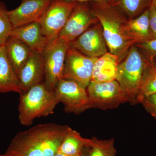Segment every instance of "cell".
Listing matches in <instances>:
<instances>
[{"label":"cell","mask_w":156,"mask_h":156,"mask_svg":"<svg viewBox=\"0 0 156 156\" xmlns=\"http://www.w3.org/2000/svg\"><path fill=\"white\" fill-rule=\"evenodd\" d=\"M70 127L54 123L40 124L17 133L5 154L9 156H54Z\"/></svg>","instance_id":"obj_1"},{"label":"cell","mask_w":156,"mask_h":156,"mask_svg":"<svg viewBox=\"0 0 156 156\" xmlns=\"http://www.w3.org/2000/svg\"><path fill=\"white\" fill-rule=\"evenodd\" d=\"M88 3L92 14L102 27L108 52L118 56L120 62L135 44L125 33L124 27L128 19L115 6L105 1Z\"/></svg>","instance_id":"obj_2"},{"label":"cell","mask_w":156,"mask_h":156,"mask_svg":"<svg viewBox=\"0 0 156 156\" xmlns=\"http://www.w3.org/2000/svg\"><path fill=\"white\" fill-rule=\"evenodd\" d=\"M148 65L147 60L135 44L119 62L116 80L132 105L138 104L140 89Z\"/></svg>","instance_id":"obj_3"},{"label":"cell","mask_w":156,"mask_h":156,"mask_svg":"<svg viewBox=\"0 0 156 156\" xmlns=\"http://www.w3.org/2000/svg\"><path fill=\"white\" fill-rule=\"evenodd\" d=\"M59 102L53 91L48 90L44 83L32 87L20 94L18 105L20 123L30 126L37 118L53 114Z\"/></svg>","instance_id":"obj_4"},{"label":"cell","mask_w":156,"mask_h":156,"mask_svg":"<svg viewBox=\"0 0 156 156\" xmlns=\"http://www.w3.org/2000/svg\"><path fill=\"white\" fill-rule=\"evenodd\" d=\"M70 43L57 38L50 41L42 52L45 87L53 91L59 80L62 79L65 59Z\"/></svg>","instance_id":"obj_5"},{"label":"cell","mask_w":156,"mask_h":156,"mask_svg":"<svg viewBox=\"0 0 156 156\" xmlns=\"http://www.w3.org/2000/svg\"><path fill=\"white\" fill-rule=\"evenodd\" d=\"M87 90L91 108L103 110L117 108L128 102L125 92L116 80L108 82L91 80Z\"/></svg>","instance_id":"obj_6"},{"label":"cell","mask_w":156,"mask_h":156,"mask_svg":"<svg viewBox=\"0 0 156 156\" xmlns=\"http://www.w3.org/2000/svg\"><path fill=\"white\" fill-rule=\"evenodd\" d=\"M78 3L67 0L51 1L39 21L42 33L49 41L58 38Z\"/></svg>","instance_id":"obj_7"},{"label":"cell","mask_w":156,"mask_h":156,"mask_svg":"<svg viewBox=\"0 0 156 156\" xmlns=\"http://www.w3.org/2000/svg\"><path fill=\"white\" fill-rule=\"evenodd\" d=\"M54 91L66 112L79 115L91 108L87 89L75 81L61 79Z\"/></svg>","instance_id":"obj_8"},{"label":"cell","mask_w":156,"mask_h":156,"mask_svg":"<svg viewBox=\"0 0 156 156\" xmlns=\"http://www.w3.org/2000/svg\"><path fill=\"white\" fill-rule=\"evenodd\" d=\"M98 58L89 57L69 46L66 55L62 79L75 81L87 89L92 80L93 66Z\"/></svg>","instance_id":"obj_9"},{"label":"cell","mask_w":156,"mask_h":156,"mask_svg":"<svg viewBox=\"0 0 156 156\" xmlns=\"http://www.w3.org/2000/svg\"><path fill=\"white\" fill-rule=\"evenodd\" d=\"M98 22L90 11L88 2H78L58 38L70 43Z\"/></svg>","instance_id":"obj_10"},{"label":"cell","mask_w":156,"mask_h":156,"mask_svg":"<svg viewBox=\"0 0 156 156\" xmlns=\"http://www.w3.org/2000/svg\"><path fill=\"white\" fill-rule=\"evenodd\" d=\"M70 47L92 58H99L107 53V46L100 23L90 27L71 42Z\"/></svg>","instance_id":"obj_11"},{"label":"cell","mask_w":156,"mask_h":156,"mask_svg":"<svg viewBox=\"0 0 156 156\" xmlns=\"http://www.w3.org/2000/svg\"><path fill=\"white\" fill-rule=\"evenodd\" d=\"M52 0H22L19 7L8 11L13 29L38 22Z\"/></svg>","instance_id":"obj_12"},{"label":"cell","mask_w":156,"mask_h":156,"mask_svg":"<svg viewBox=\"0 0 156 156\" xmlns=\"http://www.w3.org/2000/svg\"><path fill=\"white\" fill-rule=\"evenodd\" d=\"M44 77L42 53L33 51L18 75L22 93L41 83Z\"/></svg>","instance_id":"obj_13"},{"label":"cell","mask_w":156,"mask_h":156,"mask_svg":"<svg viewBox=\"0 0 156 156\" xmlns=\"http://www.w3.org/2000/svg\"><path fill=\"white\" fill-rule=\"evenodd\" d=\"M10 36L21 40L33 51L39 53H42L49 42L42 33L38 22L31 23L14 28Z\"/></svg>","instance_id":"obj_14"},{"label":"cell","mask_w":156,"mask_h":156,"mask_svg":"<svg viewBox=\"0 0 156 156\" xmlns=\"http://www.w3.org/2000/svg\"><path fill=\"white\" fill-rule=\"evenodd\" d=\"M124 30L126 35L135 44L153 40L150 27L149 9L137 17L128 19Z\"/></svg>","instance_id":"obj_15"},{"label":"cell","mask_w":156,"mask_h":156,"mask_svg":"<svg viewBox=\"0 0 156 156\" xmlns=\"http://www.w3.org/2000/svg\"><path fill=\"white\" fill-rule=\"evenodd\" d=\"M7 57L18 77L32 50L21 40L10 36L5 44Z\"/></svg>","instance_id":"obj_16"},{"label":"cell","mask_w":156,"mask_h":156,"mask_svg":"<svg viewBox=\"0 0 156 156\" xmlns=\"http://www.w3.org/2000/svg\"><path fill=\"white\" fill-rule=\"evenodd\" d=\"M22 94L19 79L9 62L5 45L0 46V93Z\"/></svg>","instance_id":"obj_17"},{"label":"cell","mask_w":156,"mask_h":156,"mask_svg":"<svg viewBox=\"0 0 156 156\" xmlns=\"http://www.w3.org/2000/svg\"><path fill=\"white\" fill-rule=\"evenodd\" d=\"M119 62L118 56L108 52L99 57L93 66L92 80L108 82L116 80Z\"/></svg>","instance_id":"obj_18"},{"label":"cell","mask_w":156,"mask_h":156,"mask_svg":"<svg viewBox=\"0 0 156 156\" xmlns=\"http://www.w3.org/2000/svg\"><path fill=\"white\" fill-rule=\"evenodd\" d=\"M89 140L84 138L79 132L70 128L58 148L57 153L73 156L84 155Z\"/></svg>","instance_id":"obj_19"},{"label":"cell","mask_w":156,"mask_h":156,"mask_svg":"<svg viewBox=\"0 0 156 156\" xmlns=\"http://www.w3.org/2000/svg\"><path fill=\"white\" fill-rule=\"evenodd\" d=\"M153 0H116L112 5L128 20L140 16L151 5Z\"/></svg>","instance_id":"obj_20"},{"label":"cell","mask_w":156,"mask_h":156,"mask_svg":"<svg viewBox=\"0 0 156 156\" xmlns=\"http://www.w3.org/2000/svg\"><path fill=\"white\" fill-rule=\"evenodd\" d=\"M115 140H99L95 137L89 139L84 156H116Z\"/></svg>","instance_id":"obj_21"},{"label":"cell","mask_w":156,"mask_h":156,"mask_svg":"<svg viewBox=\"0 0 156 156\" xmlns=\"http://www.w3.org/2000/svg\"><path fill=\"white\" fill-rule=\"evenodd\" d=\"M156 93V67L149 63L144 77L137 98V102L140 103L144 98Z\"/></svg>","instance_id":"obj_22"},{"label":"cell","mask_w":156,"mask_h":156,"mask_svg":"<svg viewBox=\"0 0 156 156\" xmlns=\"http://www.w3.org/2000/svg\"><path fill=\"white\" fill-rule=\"evenodd\" d=\"M8 11L5 3L0 1V46L5 45L13 30Z\"/></svg>","instance_id":"obj_23"},{"label":"cell","mask_w":156,"mask_h":156,"mask_svg":"<svg viewBox=\"0 0 156 156\" xmlns=\"http://www.w3.org/2000/svg\"><path fill=\"white\" fill-rule=\"evenodd\" d=\"M148 62L156 67V39L135 44Z\"/></svg>","instance_id":"obj_24"},{"label":"cell","mask_w":156,"mask_h":156,"mask_svg":"<svg viewBox=\"0 0 156 156\" xmlns=\"http://www.w3.org/2000/svg\"><path fill=\"white\" fill-rule=\"evenodd\" d=\"M145 110L156 120V93L144 98L140 101Z\"/></svg>","instance_id":"obj_25"},{"label":"cell","mask_w":156,"mask_h":156,"mask_svg":"<svg viewBox=\"0 0 156 156\" xmlns=\"http://www.w3.org/2000/svg\"><path fill=\"white\" fill-rule=\"evenodd\" d=\"M149 23L151 32L154 39H156V9L151 5L149 9Z\"/></svg>","instance_id":"obj_26"},{"label":"cell","mask_w":156,"mask_h":156,"mask_svg":"<svg viewBox=\"0 0 156 156\" xmlns=\"http://www.w3.org/2000/svg\"><path fill=\"white\" fill-rule=\"evenodd\" d=\"M77 2H101L105 0H67Z\"/></svg>","instance_id":"obj_27"},{"label":"cell","mask_w":156,"mask_h":156,"mask_svg":"<svg viewBox=\"0 0 156 156\" xmlns=\"http://www.w3.org/2000/svg\"><path fill=\"white\" fill-rule=\"evenodd\" d=\"M54 156H73L70 155L66 154L59 153H57Z\"/></svg>","instance_id":"obj_28"},{"label":"cell","mask_w":156,"mask_h":156,"mask_svg":"<svg viewBox=\"0 0 156 156\" xmlns=\"http://www.w3.org/2000/svg\"><path fill=\"white\" fill-rule=\"evenodd\" d=\"M116 0H105V2L111 5H113Z\"/></svg>","instance_id":"obj_29"},{"label":"cell","mask_w":156,"mask_h":156,"mask_svg":"<svg viewBox=\"0 0 156 156\" xmlns=\"http://www.w3.org/2000/svg\"><path fill=\"white\" fill-rule=\"evenodd\" d=\"M152 5H153L156 9V0H153Z\"/></svg>","instance_id":"obj_30"},{"label":"cell","mask_w":156,"mask_h":156,"mask_svg":"<svg viewBox=\"0 0 156 156\" xmlns=\"http://www.w3.org/2000/svg\"><path fill=\"white\" fill-rule=\"evenodd\" d=\"M0 156H9L6 155L5 154H0Z\"/></svg>","instance_id":"obj_31"}]
</instances>
